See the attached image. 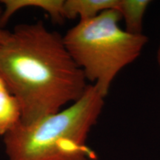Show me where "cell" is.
Instances as JSON below:
<instances>
[{
    "mask_svg": "<svg viewBox=\"0 0 160 160\" xmlns=\"http://www.w3.org/2000/svg\"><path fill=\"white\" fill-rule=\"evenodd\" d=\"M0 77L19 102L25 125L77 102L88 86L63 37L42 21L8 31L0 44Z\"/></svg>",
    "mask_w": 160,
    "mask_h": 160,
    "instance_id": "obj_1",
    "label": "cell"
},
{
    "mask_svg": "<svg viewBox=\"0 0 160 160\" xmlns=\"http://www.w3.org/2000/svg\"><path fill=\"white\" fill-rule=\"evenodd\" d=\"M95 85L68 107L35 122L19 124L4 136L8 160H95L86 143L105 105Z\"/></svg>",
    "mask_w": 160,
    "mask_h": 160,
    "instance_id": "obj_2",
    "label": "cell"
},
{
    "mask_svg": "<svg viewBox=\"0 0 160 160\" xmlns=\"http://www.w3.org/2000/svg\"><path fill=\"white\" fill-rule=\"evenodd\" d=\"M121 20L117 10H108L79 21L63 37L66 48L87 81L104 97L118 73L139 57L148 42L145 35L131 34L122 29Z\"/></svg>",
    "mask_w": 160,
    "mask_h": 160,
    "instance_id": "obj_3",
    "label": "cell"
},
{
    "mask_svg": "<svg viewBox=\"0 0 160 160\" xmlns=\"http://www.w3.org/2000/svg\"><path fill=\"white\" fill-rule=\"evenodd\" d=\"M2 7V22L5 26L17 11L26 8H37L46 12L53 22L62 23L65 20L64 13L65 0H1Z\"/></svg>",
    "mask_w": 160,
    "mask_h": 160,
    "instance_id": "obj_4",
    "label": "cell"
},
{
    "mask_svg": "<svg viewBox=\"0 0 160 160\" xmlns=\"http://www.w3.org/2000/svg\"><path fill=\"white\" fill-rule=\"evenodd\" d=\"M120 0H65V19L79 18V21L94 18L108 10H117Z\"/></svg>",
    "mask_w": 160,
    "mask_h": 160,
    "instance_id": "obj_5",
    "label": "cell"
},
{
    "mask_svg": "<svg viewBox=\"0 0 160 160\" xmlns=\"http://www.w3.org/2000/svg\"><path fill=\"white\" fill-rule=\"evenodd\" d=\"M150 0H120L117 11L125 20V31L131 34H143V19Z\"/></svg>",
    "mask_w": 160,
    "mask_h": 160,
    "instance_id": "obj_6",
    "label": "cell"
},
{
    "mask_svg": "<svg viewBox=\"0 0 160 160\" xmlns=\"http://www.w3.org/2000/svg\"><path fill=\"white\" fill-rule=\"evenodd\" d=\"M19 102L7 86L0 88V136H5L21 122Z\"/></svg>",
    "mask_w": 160,
    "mask_h": 160,
    "instance_id": "obj_7",
    "label": "cell"
},
{
    "mask_svg": "<svg viewBox=\"0 0 160 160\" xmlns=\"http://www.w3.org/2000/svg\"><path fill=\"white\" fill-rule=\"evenodd\" d=\"M2 7L1 3H0V44H1L2 40L5 39L6 35L8 34L9 31L5 30V26L3 25L2 22Z\"/></svg>",
    "mask_w": 160,
    "mask_h": 160,
    "instance_id": "obj_8",
    "label": "cell"
},
{
    "mask_svg": "<svg viewBox=\"0 0 160 160\" xmlns=\"http://www.w3.org/2000/svg\"><path fill=\"white\" fill-rule=\"evenodd\" d=\"M157 62H158V65H159V68H160V45L157 51Z\"/></svg>",
    "mask_w": 160,
    "mask_h": 160,
    "instance_id": "obj_9",
    "label": "cell"
},
{
    "mask_svg": "<svg viewBox=\"0 0 160 160\" xmlns=\"http://www.w3.org/2000/svg\"><path fill=\"white\" fill-rule=\"evenodd\" d=\"M4 85H5V82L3 81L2 78L1 77H0V88H1V87H2V86H4Z\"/></svg>",
    "mask_w": 160,
    "mask_h": 160,
    "instance_id": "obj_10",
    "label": "cell"
}]
</instances>
